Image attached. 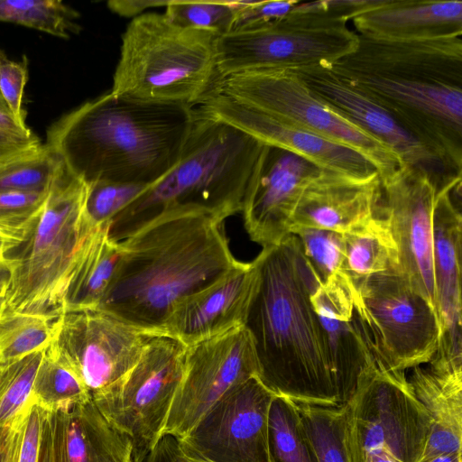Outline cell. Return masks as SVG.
<instances>
[{"mask_svg":"<svg viewBox=\"0 0 462 462\" xmlns=\"http://www.w3.org/2000/svg\"><path fill=\"white\" fill-rule=\"evenodd\" d=\"M382 199L378 172L357 177L322 171L303 190L290 221L297 228L347 233L377 216Z\"/></svg>","mask_w":462,"mask_h":462,"instance_id":"obj_23","label":"cell"},{"mask_svg":"<svg viewBox=\"0 0 462 462\" xmlns=\"http://www.w3.org/2000/svg\"><path fill=\"white\" fill-rule=\"evenodd\" d=\"M352 21L358 35L379 41L461 37L462 2L377 0Z\"/></svg>","mask_w":462,"mask_h":462,"instance_id":"obj_24","label":"cell"},{"mask_svg":"<svg viewBox=\"0 0 462 462\" xmlns=\"http://www.w3.org/2000/svg\"><path fill=\"white\" fill-rule=\"evenodd\" d=\"M79 14L60 0H0V21L68 39L79 31Z\"/></svg>","mask_w":462,"mask_h":462,"instance_id":"obj_33","label":"cell"},{"mask_svg":"<svg viewBox=\"0 0 462 462\" xmlns=\"http://www.w3.org/2000/svg\"><path fill=\"white\" fill-rule=\"evenodd\" d=\"M322 171L296 154L263 143L241 210L249 238L267 247L289 236L300 197Z\"/></svg>","mask_w":462,"mask_h":462,"instance_id":"obj_17","label":"cell"},{"mask_svg":"<svg viewBox=\"0 0 462 462\" xmlns=\"http://www.w3.org/2000/svg\"><path fill=\"white\" fill-rule=\"evenodd\" d=\"M6 258V254L0 252V262L5 261Z\"/></svg>","mask_w":462,"mask_h":462,"instance_id":"obj_53","label":"cell"},{"mask_svg":"<svg viewBox=\"0 0 462 462\" xmlns=\"http://www.w3.org/2000/svg\"><path fill=\"white\" fill-rule=\"evenodd\" d=\"M56 319L19 312L0 317V364L47 348L53 337Z\"/></svg>","mask_w":462,"mask_h":462,"instance_id":"obj_34","label":"cell"},{"mask_svg":"<svg viewBox=\"0 0 462 462\" xmlns=\"http://www.w3.org/2000/svg\"><path fill=\"white\" fill-rule=\"evenodd\" d=\"M294 70L319 97L389 147L402 165L420 166L447 178L437 170L446 168L415 135L384 108L342 80L330 67Z\"/></svg>","mask_w":462,"mask_h":462,"instance_id":"obj_22","label":"cell"},{"mask_svg":"<svg viewBox=\"0 0 462 462\" xmlns=\"http://www.w3.org/2000/svg\"><path fill=\"white\" fill-rule=\"evenodd\" d=\"M152 336L96 309L62 313L55 321L50 346L92 395L130 371Z\"/></svg>","mask_w":462,"mask_h":462,"instance_id":"obj_15","label":"cell"},{"mask_svg":"<svg viewBox=\"0 0 462 462\" xmlns=\"http://www.w3.org/2000/svg\"><path fill=\"white\" fill-rule=\"evenodd\" d=\"M0 102H4V103H5V102L4 101V99H3L2 96H1V94H0Z\"/></svg>","mask_w":462,"mask_h":462,"instance_id":"obj_54","label":"cell"},{"mask_svg":"<svg viewBox=\"0 0 462 462\" xmlns=\"http://www.w3.org/2000/svg\"><path fill=\"white\" fill-rule=\"evenodd\" d=\"M91 398L80 377L49 345L34 379L32 399L46 411H52Z\"/></svg>","mask_w":462,"mask_h":462,"instance_id":"obj_30","label":"cell"},{"mask_svg":"<svg viewBox=\"0 0 462 462\" xmlns=\"http://www.w3.org/2000/svg\"><path fill=\"white\" fill-rule=\"evenodd\" d=\"M87 183L64 167L28 238L12 260L0 317L19 312L58 319L80 253L97 228L84 216ZM99 227V226H98ZM18 250V249H15Z\"/></svg>","mask_w":462,"mask_h":462,"instance_id":"obj_7","label":"cell"},{"mask_svg":"<svg viewBox=\"0 0 462 462\" xmlns=\"http://www.w3.org/2000/svg\"><path fill=\"white\" fill-rule=\"evenodd\" d=\"M46 411L31 399L19 416L9 462H39Z\"/></svg>","mask_w":462,"mask_h":462,"instance_id":"obj_40","label":"cell"},{"mask_svg":"<svg viewBox=\"0 0 462 462\" xmlns=\"http://www.w3.org/2000/svg\"><path fill=\"white\" fill-rule=\"evenodd\" d=\"M196 110L180 160L110 221L112 240L119 243L169 215L200 213L224 221L241 212L263 143Z\"/></svg>","mask_w":462,"mask_h":462,"instance_id":"obj_5","label":"cell"},{"mask_svg":"<svg viewBox=\"0 0 462 462\" xmlns=\"http://www.w3.org/2000/svg\"><path fill=\"white\" fill-rule=\"evenodd\" d=\"M28 80V60L14 61L0 50V94L15 119L25 125L23 97Z\"/></svg>","mask_w":462,"mask_h":462,"instance_id":"obj_41","label":"cell"},{"mask_svg":"<svg viewBox=\"0 0 462 462\" xmlns=\"http://www.w3.org/2000/svg\"><path fill=\"white\" fill-rule=\"evenodd\" d=\"M381 182L378 215L395 244L400 272L437 312L433 214L441 180L426 168L402 165Z\"/></svg>","mask_w":462,"mask_h":462,"instance_id":"obj_14","label":"cell"},{"mask_svg":"<svg viewBox=\"0 0 462 462\" xmlns=\"http://www.w3.org/2000/svg\"><path fill=\"white\" fill-rule=\"evenodd\" d=\"M63 169L57 155L41 143L0 162V191L48 190Z\"/></svg>","mask_w":462,"mask_h":462,"instance_id":"obj_31","label":"cell"},{"mask_svg":"<svg viewBox=\"0 0 462 462\" xmlns=\"http://www.w3.org/2000/svg\"><path fill=\"white\" fill-rule=\"evenodd\" d=\"M214 92L356 151L381 180L402 166L389 147L319 97L294 69L230 74L219 78Z\"/></svg>","mask_w":462,"mask_h":462,"instance_id":"obj_9","label":"cell"},{"mask_svg":"<svg viewBox=\"0 0 462 462\" xmlns=\"http://www.w3.org/2000/svg\"><path fill=\"white\" fill-rule=\"evenodd\" d=\"M39 462H51V430L48 411L43 421Z\"/></svg>","mask_w":462,"mask_h":462,"instance_id":"obj_47","label":"cell"},{"mask_svg":"<svg viewBox=\"0 0 462 462\" xmlns=\"http://www.w3.org/2000/svg\"><path fill=\"white\" fill-rule=\"evenodd\" d=\"M343 237L346 258L342 272L353 286L389 269L400 270L395 244L386 221L379 215Z\"/></svg>","mask_w":462,"mask_h":462,"instance_id":"obj_28","label":"cell"},{"mask_svg":"<svg viewBox=\"0 0 462 462\" xmlns=\"http://www.w3.org/2000/svg\"><path fill=\"white\" fill-rule=\"evenodd\" d=\"M453 189L439 194L433 214V272L440 335L438 349L428 363L432 371L448 375L462 374V217L452 200Z\"/></svg>","mask_w":462,"mask_h":462,"instance_id":"obj_18","label":"cell"},{"mask_svg":"<svg viewBox=\"0 0 462 462\" xmlns=\"http://www.w3.org/2000/svg\"><path fill=\"white\" fill-rule=\"evenodd\" d=\"M256 276L253 261H239L217 281L183 299L159 335L190 346L244 327Z\"/></svg>","mask_w":462,"mask_h":462,"instance_id":"obj_21","label":"cell"},{"mask_svg":"<svg viewBox=\"0 0 462 462\" xmlns=\"http://www.w3.org/2000/svg\"><path fill=\"white\" fill-rule=\"evenodd\" d=\"M119 244L121 262L98 310L152 335L183 299L239 263L224 221L200 213L162 217Z\"/></svg>","mask_w":462,"mask_h":462,"instance_id":"obj_4","label":"cell"},{"mask_svg":"<svg viewBox=\"0 0 462 462\" xmlns=\"http://www.w3.org/2000/svg\"><path fill=\"white\" fill-rule=\"evenodd\" d=\"M408 381L430 419V434L420 459L462 453V374H441L420 365L413 368Z\"/></svg>","mask_w":462,"mask_h":462,"instance_id":"obj_26","label":"cell"},{"mask_svg":"<svg viewBox=\"0 0 462 462\" xmlns=\"http://www.w3.org/2000/svg\"><path fill=\"white\" fill-rule=\"evenodd\" d=\"M331 0L298 3L286 15L218 36L219 77L262 69L330 67L358 45Z\"/></svg>","mask_w":462,"mask_h":462,"instance_id":"obj_8","label":"cell"},{"mask_svg":"<svg viewBox=\"0 0 462 462\" xmlns=\"http://www.w3.org/2000/svg\"><path fill=\"white\" fill-rule=\"evenodd\" d=\"M13 263L10 258L0 262V292L7 289L12 277Z\"/></svg>","mask_w":462,"mask_h":462,"instance_id":"obj_48","label":"cell"},{"mask_svg":"<svg viewBox=\"0 0 462 462\" xmlns=\"http://www.w3.org/2000/svg\"><path fill=\"white\" fill-rule=\"evenodd\" d=\"M296 406L318 461L350 462L345 406L307 403H296Z\"/></svg>","mask_w":462,"mask_h":462,"instance_id":"obj_32","label":"cell"},{"mask_svg":"<svg viewBox=\"0 0 462 462\" xmlns=\"http://www.w3.org/2000/svg\"><path fill=\"white\" fill-rule=\"evenodd\" d=\"M186 348L171 337L152 336L130 371L91 395L103 416L130 439L134 462H143L162 438Z\"/></svg>","mask_w":462,"mask_h":462,"instance_id":"obj_12","label":"cell"},{"mask_svg":"<svg viewBox=\"0 0 462 462\" xmlns=\"http://www.w3.org/2000/svg\"><path fill=\"white\" fill-rule=\"evenodd\" d=\"M214 32L185 28L164 14L144 13L122 34L111 93L135 99L199 105L219 79Z\"/></svg>","mask_w":462,"mask_h":462,"instance_id":"obj_6","label":"cell"},{"mask_svg":"<svg viewBox=\"0 0 462 462\" xmlns=\"http://www.w3.org/2000/svg\"><path fill=\"white\" fill-rule=\"evenodd\" d=\"M197 117L192 106L108 92L54 123L46 145L86 183L151 186L178 162Z\"/></svg>","mask_w":462,"mask_h":462,"instance_id":"obj_3","label":"cell"},{"mask_svg":"<svg viewBox=\"0 0 462 462\" xmlns=\"http://www.w3.org/2000/svg\"><path fill=\"white\" fill-rule=\"evenodd\" d=\"M198 106L201 114L224 121L264 144L296 154L323 171L357 177L377 172L373 164L356 151L222 94L213 92Z\"/></svg>","mask_w":462,"mask_h":462,"instance_id":"obj_19","label":"cell"},{"mask_svg":"<svg viewBox=\"0 0 462 462\" xmlns=\"http://www.w3.org/2000/svg\"><path fill=\"white\" fill-rule=\"evenodd\" d=\"M51 462H134L128 436L115 428L92 398L48 411Z\"/></svg>","mask_w":462,"mask_h":462,"instance_id":"obj_25","label":"cell"},{"mask_svg":"<svg viewBox=\"0 0 462 462\" xmlns=\"http://www.w3.org/2000/svg\"><path fill=\"white\" fill-rule=\"evenodd\" d=\"M122 258L120 244L108 236V224L97 227L85 244L69 281L62 313L98 309Z\"/></svg>","mask_w":462,"mask_h":462,"instance_id":"obj_27","label":"cell"},{"mask_svg":"<svg viewBox=\"0 0 462 462\" xmlns=\"http://www.w3.org/2000/svg\"><path fill=\"white\" fill-rule=\"evenodd\" d=\"M268 443L272 462H319L296 403L280 395L269 410Z\"/></svg>","mask_w":462,"mask_h":462,"instance_id":"obj_29","label":"cell"},{"mask_svg":"<svg viewBox=\"0 0 462 462\" xmlns=\"http://www.w3.org/2000/svg\"><path fill=\"white\" fill-rule=\"evenodd\" d=\"M0 131L22 136L33 134L26 125H22L15 119L4 102H0Z\"/></svg>","mask_w":462,"mask_h":462,"instance_id":"obj_45","label":"cell"},{"mask_svg":"<svg viewBox=\"0 0 462 462\" xmlns=\"http://www.w3.org/2000/svg\"><path fill=\"white\" fill-rule=\"evenodd\" d=\"M5 291H6V290L2 291L0 292V315H1V312H2V310H3V306H4V301H5Z\"/></svg>","mask_w":462,"mask_h":462,"instance_id":"obj_52","label":"cell"},{"mask_svg":"<svg viewBox=\"0 0 462 462\" xmlns=\"http://www.w3.org/2000/svg\"><path fill=\"white\" fill-rule=\"evenodd\" d=\"M354 288L365 338L378 365L404 372L431 360L440 335L437 312L398 268L371 275Z\"/></svg>","mask_w":462,"mask_h":462,"instance_id":"obj_11","label":"cell"},{"mask_svg":"<svg viewBox=\"0 0 462 462\" xmlns=\"http://www.w3.org/2000/svg\"><path fill=\"white\" fill-rule=\"evenodd\" d=\"M311 302L325 335L338 405L343 406L375 363L356 308L355 288L341 272L319 284Z\"/></svg>","mask_w":462,"mask_h":462,"instance_id":"obj_20","label":"cell"},{"mask_svg":"<svg viewBox=\"0 0 462 462\" xmlns=\"http://www.w3.org/2000/svg\"><path fill=\"white\" fill-rule=\"evenodd\" d=\"M291 234L299 238L321 283L342 272L346 258L343 234L316 228H297Z\"/></svg>","mask_w":462,"mask_h":462,"instance_id":"obj_38","label":"cell"},{"mask_svg":"<svg viewBox=\"0 0 462 462\" xmlns=\"http://www.w3.org/2000/svg\"><path fill=\"white\" fill-rule=\"evenodd\" d=\"M169 1L159 0H111L108 8L121 16L137 17L149 8L166 7Z\"/></svg>","mask_w":462,"mask_h":462,"instance_id":"obj_44","label":"cell"},{"mask_svg":"<svg viewBox=\"0 0 462 462\" xmlns=\"http://www.w3.org/2000/svg\"><path fill=\"white\" fill-rule=\"evenodd\" d=\"M22 242L0 231V252L5 254L18 248Z\"/></svg>","mask_w":462,"mask_h":462,"instance_id":"obj_49","label":"cell"},{"mask_svg":"<svg viewBox=\"0 0 462 462\" xmlns=\"http://www.w3.org/2000/svg\"><path fill=\"white\" fill-rule=\"evenodd\" d=\"M275 395L258 376L250 378L177 439L180 452L207 462H272L268 418Z\"/></svg>","mask_w":462,"mask_h":462,"instance_id":"obj_16","label":"cell"},{"mask_svg":"<svg viewBox=\"0 0 462 462\" xmlns=\"http://www.w3.org/2000/svg\"><path fill=\"white\" fill-rule=\"evenodd\" d=\"M19 416L14 421L0 428V462H9Z\"/></svg>","mask_w":462,"mask_h":462,"instance_id":"obj_46","label":"cell"},{"mask_svg":"<svg viewBox=\"0 0 462 462\" xmlns=\"http://www.w3.org/2000/svg\"><path fill=\"white\" fill-rule=\"evenodd\" d=\"M240 5L241 1L170 0L164 15L180 27L205 30L221 36L232 31Z\"/></svg>","mask_w":462,"mask_h":462,"instance_id":"obj_36","label":"cell"},{"mask_svg":"<svg viewBox=\"0 0 462 462\" xmlns=\"http://www.w3.org/2000/svg\"><path fill=\"white\" fill-rule=\"evenodd\" d=\"M256 282L244 327L259 378L296 403L339 406L325 335L311 302L320 280L293 234L253 260Z\"/></svg>","mask_w":462,"mask_h":462,"instance_id":"obj_1","label":"cell"},{"mask_svg":"<svg viewBox=\"0 0 462 462\" xmlns=\"http://www.w3.org/2000/svg\"><path fill=\"white\" fill-rule=\"evenodd\" d=\"M45 350L0 364V428L14 421L30 402L34 379Z\"/></svg>","mask_w":462,"mask_h":462,"instance_id":"obj_35","label":"cell"},{"mask_svg":"<svg viewBox=\"0 0 462 462\" xmlns=\"http://www.w3.org/2000/svg\"><path fill=\"white\" fill-rule=\"evenodd\" d=\"M148 187L108 180L87 183L85 218L93 227L107 225Z\"/></svg>","mask_w":462,"mask_h":462,"instance_id":"obj_37","label":"cell"},{"mask_svg":"<svg viewBox=\"0 0 462 462\" xmlns=\"http://www.w3.org/2000/svg\"><path fill=\"white\" fill-rule=\"evenodd\" d=\"M39 144L41 142L34 134L22 136L0 131V162Z\"/></svg>","mask_w":462,"mask_h":462,"instance_id":"obj_43","label":"cell"},{"mask_svg":"<svg viewBox=\"0 0 462 462\" xmlns=\"http://www.w3.org/2000/svg\"><path fill=\"white\" fill-rule=\"evenodd\" d=\"M344 406L350 462H419L430 419L403 371L374 363Z\"/></svg>","mask_w":462,"mask_h":462,"instance_id":"obj_10","label":"cell"},{"mask_svg":"<svg viewBox=\"0 0 462 462\" xmlns=\"http://www.w3.org/2000/svg\"><path fill=\"white\" fill-rule=\"evenodd\" d=\"M462 453H447L436 455L425 459H420L419 462H462Z\"/></svg>","mask_w":462,"mask_h":462,"instance_id":"obj_50","label":"cell"},{"mask_svg":"<svg viewBox=\"0 0 462 462\" xmlns=\"http://www.w3.org/2000/svg\"><path fill=\"white\" fill-rule=\"evenodd\" d=\"M49 191H0V231L24 243L36 223Z\"/></svg>","mask_w":462,"mask_h":462,"instance_id":"obj_39","label":"cell"},{"mask_svg":"<svg viewBox=\"0 0 462 462\" xmlns=\"http://www.w3.org/2000/svg\"><path fill=\"white\" fill-rule=\"evenodd\" d=\"M254 376L259 367L245 327L187 346L162 437L183 438L219 401Z\"/></svg>","mask_w":462,"mask_h":462,"instance_id":"obj_13","label":"cell"},{"mask_svg":"<svg viewBox=\"0 0 462 462\" xmlns=\"http://www.w3.org/2000/svg\"><path fill=\"white\" fill-rule=\"evenodd\" d=\"M180 455H181V457L184 460V462H207V461L201 460L199 458H197V457H194L183 454L181 452H180Z\"/></svg>","mask_w":462,"mask_h":462,"instance_id":"obj_51","label":"cell"},{"mask_svg":"<svg viewBox=\"0 0 462 462\" xmlns=\"http://www.w3.org/2000/svg\"><path fill=\"white\" fill-rule=\"evenodd\" d=\"M330 66L415 135L448 171H462L461 37L387 42L358 35Z\"/></svg>","mask_w":462,"mask_h":462,"instance_id":"obj_2","label":"cell"},{"mask_svg":"<svg viewBox=\"0 0 462 462\" xmlns=\"http://www.w3.org/2000/svg\"><path fill=\"white\" fill-rule=\"evenodd\" d=\"M298 1H241L234 22V31L251 28L289 14Z\"/></svg>","mask_w":462,"mask_h":462,"instance_id":"obj_42","label":"cell"}]
</instances>
